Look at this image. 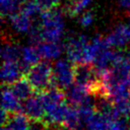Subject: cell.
Here are the masks:
<instances>
[{
  "label": "cell",
  "mask_w": 130,
  "mask_h": 130,
  "mask_svg": "<svg viewBox=\"0 0 130 130\" xmlns=\"http://www.w3.org/2000/svg\"><path fill=\"white\" fill-rule=\"evenodd\" d=\"M65 29V22L63 13L59 9L44 10L40 16V21L34 25L31 31L28 34L30 45L38 46L42 42L60 43L63 38Z\"/></svg>",
  "instance_id": "cell-1"
},
{
  "label": "cell",
  "mask_w": 130,
  "mask_h": 130,
  "mask_svg": "<svg viewBox=\"0 0 130 130\" xmlns=\"http://www.w3.org/2000/svg\"><path fill=\"white\" fill-rule=\"evenodd\" d=\"M24 76L27 78L36 92H44L52 86L53 66L47 60L40 61L38 64L30 67Z\"/></svg>",
  "instance_id": "cell-2"
},
{
  "label": "cell",
  "mask_w": 130,
  "mask_h": 130,
  "mask_svg": "<svg viewBox=\"0 0 130 130\" xmlns=\"http://www.w3.org/2000/svg\"><path fill=\"white\" fill-rule=\"evenodd\" d=\"M74 84V64L69 59H59L53 65V82L63 91Z\"/></svg>",
  "instance_id": "cell-3"
},
{
  "label": "cell",
  "mask_w": 130,
  "mask_h": 130,
  "mask_svg": "<svg viewBox=\"0 0 130 130\" xmlns=\"http://www.w3.org/2000/svg\"><path fill=\"white\" fill-rule=\"evenodd\" d=\"M90 39L84 35H73L70 36L65 44V52L67 58L75 65L84 62V55L87 44Z\"/></svg>",
  "instance_id": "cell-4"
},
{
  "label": "cell",
  "mask_w": 130,
  "mask_h": 130,
  "mask_svg": "<svg viewBox=\"0 0 130 130\" xmlns=\"http://www.w3.org/2000/svg\"><path fill=\"white\" fill-rule=\"evenodd\" d=\"M21 113L27 116L31 121L44 120L45 117V107L40 93L36 92L32 96L27 99L22 104Z\"/></svg>",
  "instance_id": "cell-5"
},
{
  "label": "cell",
  "mask_w": 130,
  "mask_h": 130,
  "mask_svg": "<svg viewBox=\"0 0 130 130\" xmlns=\"http://www.w3.org/2000/svg\"><path fill=\"white\" fill-rule=\"evenodd\" d=\"M105 39L110 48H114L117 50L124 49L128 45V43H130L125 23L116 24L105 37Z\"/></svg>",
  "instance_id": "cell-6"
},
{
  "label": "cell",
  "mask_w": 130,
  "mask_h": 130,
  "mask_svg": "<svg viewBox=\"0 0 130 130\" xmlns=\"http://www.w3.org/2000/svg\"><path fill=\"white\" fill-rule=\"evenodd\" d=\"M32 20L34 18L29 17L21 9L8 17V21H9L11 28L16 34H20V35L29 34L31 31L34 27Z\"/></svg>",
  "instance_id": "cell-7"
},
{
  "label": "cell",
  "mask_w": 130,
  "mask_h": 130,
  "mask_svg": "<svg viewBox=\"0 0 130 130\" xmlns=\"http://www.w3.org/2000/svg\"><path fill=\"white\" fill-rule=\"evenodd\" d=\"M64 92H65L66 100H67L68 104L71 106H74V107H78V106L84 104L92 96V94L89 92V90L86 87L81 86L76 83L72 84Z\"/></svg>",
  "instance_id": "cell-8"
},
{
  "label": "cell",
  "mask_w": 130,
  "mask_h": 130,
  "mask_svg": "<svg viewBox=\"0 0 130 130\" xmlns=\"http://www.w3.org/2000/svg\"><path fill=\"white\" fill-rule=\"evenodd\" d=\"M24 76L19 62H3L1 68V78L3 85H10Z\"/></svg>",
  "instance_id": "cell-9"
},
{
  "label": "cell",
  "mask_w": 130,
  "mask_h": 130,
  "mask_svg": "<svg viewBox=\"0 0 130 130\" xmlns=\"http://www.w3.org/2000/svg\"><path fill=\"white\" fill-rule=\"evenodd\" d=\"M41 58L42 57L40 55V52H39L37 46L27 45V46L21 48V58H20L19 64L21 66V69H22L24 75L26 74V72L29 70L30 67H32L34 65H36L40 62Z\"/></svg>",
  "instance_id": "cell-10"
},
{
  "label": "cell",
  "mask_w": 130,
  "mask_h": 130,
  "mask_svg": "<svg viewBox=\"0 0 130 130\" xmlns=\"http://www.w3.org/2000/svg\"><path fill=\"white\" fill-rule=\"evenodd\" d=\"M8 86L10 87L13 94L20 102H25L27 99H29L36 93L34 87L31 86V84L29 83V81L25 76H22L20 79H18L17 81L13 82Z\"/></svg>",
  "instance_id": "cell-11"
},
{
  "label": "cell",
  "mask_w": 130,
  "mask_h": 130,
  "mask_svg": "<svg viewBox=\"0 0 130 130\" xmlns=\"http://www.w3.org/2000/svg\"><path fill=\"white\" fill-rule=\"evenodd\" d=\"M22 104L13 94L8 85H3L2 88V110L8 114L21 113Z\"/></svg>",
  "instance_id": "cell-12"
},
{
  "label": "cell",
  "mask_w": 130,
  "mask_h": 130,
  "mask_svg": "<svg viewBox=\"0 0 130 130\" xmlns=\"http://www.w3.org/2000/svg\"><path fill=\"white\" fill-rule=\"evenodd\" d=\"M37 47L41 57L47 61L58 59L63 51L62 45L60 43H54V42H42Z\"/></svg>",
  "instance_id": "cell-13"
},
{
  "label": "cell",
  "mask_w": 130,
  "mask_h": 130,
  "mask_svg": "<svg viewBox=\"0 0 130 130\" xmlns=\"http://www.w3.org/2000/svg\"><path fill=\"white\" fill-rule=\"evenodd\" d=\"M113 118L102 114L98 111L86 121L85 128L87 130H109Z\"/></svg>",
  "instance_id": "cell-14"
},
{
  "label": "cell",
  "mask_w": 130,
  "mask_h": 130,
  "mask_svg": "<svg viewBox=\"0 0 130 130\" xmlns=\"http://www.w3.org/2000/svg\"><path fill=\"white\" fill-rule=\"evenodd\" d=\"M1 56L3 62H19L21 58V48L14 42H4L1 50Z\"/></svg>",
  "instance_id": "cell-15"
},
{
  "label": "cell",
  "mask_w": 130,
  "mask_h": 130,
  "mask_svg": "<svg viewBox=\"0 0 130 130\" xmlns=\"http://www.w3.org/2000/svg\"><path fill=\"white\" fill-rule=\"evenodd\" d=\"M62 125L66 127L68 130H80L82 127H85L79 115L78 109L71 105H69V109L67 111V114Z\"/></svg>",
  "instance_id": "cell-16"
},
{
  "label": "cell",
  "mask_w": 130,
  "mask_h": 130,
  "mask_svg": "<svg viewBox=\"0 0 130 130\" xmlns=\"http://www.w3.org/2000/svg\"><path fill=\"white\" fill-rule=\"evenodd\" d=\"M30 125V119L23 113L9 114L8 120L5 125L10 130H28Z\"/></svg>",
  "instance_id": "cell-17"
},
{
  "label": "cell",
  "mask_w": 130,
  "mask_h": 130,
  "mask_svg": "<svg viewBox=\"0 0 130 130\" xmlns=\"http://www.w3.org/2000/svg\"><path fill=\"white\" fill-rule=\"evenodd\" d=\"M93 2V0H67L66 13L71 16H79Z\"/></svg>",
  "instance_id": "cell-18"
},
{
  "label": "cell",
  "mask_w": 130,
  "mask_h": 130,
  "mask_svg": "<svg viewBox=\"0 0 130 130\" xmlns=\"http://www.w3.org/2000/svg\"><path fill=\"white\" fill-rule=\"evenodd\" d=\"M114 107L120 116L130 117V96L113 102Z\"/></svg>",
  "instance_id": "cell-19"
},
{
  "label": "cell",
  "mask_w": 130,
  "mask_h": 130,
  "mask_svg": "<svg viewBox=\"0 0 130 130\" xmlns=\"http://www.w3.org/2000/svg\"><path fill=\"white\" fill-rule=\"evenodd\" d=\"M94 21V14L92 11H84L83 13H81L79 15L78 18V23L83 27V28H87L89 27Z\"/></svg>",
  "instance_id": "cell-20"
},
{
  "label": "cell",
  "mask_w": 130,
  "mask_h": 130,
  "mask_svg": "<svg viewBox=\"0 0 130 130\" xmlns=\"http://www.w3.org/2000/svg\"><path fill=\"white\" fill-rule=\"evenodd\" d=\"M43 10H51L57 8L61 0H36Z\"/></svg>",
  "instance_id": "cell-21"
},
{
  "label": "cell",
  "mask_w": 130,
  "mask_h": 130,
  "mask_svg": "<svg viewBox=\"0 0 130 130\" xmlns=\"http://www.w3.org/2000/svg\"><path fill=\"white\" fill-rule=\"evenodd\" d=\"M118 6L121 11L130 16V0H118Z\"/></svg>",
  "instance_id": "cell-22"
},
{
  "label": "cell",
  "mask_w": 130,
  "mask_h": 130,
  "mask_svg": "<svg viewBox=\"0 0 130 130\" xmlns=\"http://www.w3.org/2000/svg\"><path fill=\"white\" fill-rule=\"evenodd\" d=\"M125 25H126V30H127V34H128V37L130 40V19L125 23Z\"/></svg>",
  "instance_id": "cell-23"
},
{
  "label": "cell",
  "mask_w": 130,
  "mask_h": 130,
  "mask_svg": "<svg viewBox=\"0 0 130 130\" xmlns=\"http://www.w3.org/2000/svg\"><path fill=\"white\" fill-rule=\"evenodd\" d=\"M2 130H10L7 126H2Z\"/></svg>",
  "instance_id": "cell-24"
}]
</instances>
